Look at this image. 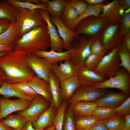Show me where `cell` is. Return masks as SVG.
Segmentation results:
<instances>
[{
  "label": "cell",
  "instance_id": "cell-1",
  "mask_svg": "<svg viewBox=\"0 0 130 130\" xmlns=\"http://www.w3.org/2000/svg\"><path fill=\"white\" fill-rule=\"evenodd\" d=\"M32 54L13 50L0 57V67L5 73L6 81L10 84L28 82L36 75L28 64Z\"/></svg>",
  "mask_w": 130,
  "mask_h": 130
},
{
  "label": "cell",
  "instance_id": "cell-2",
  "mask_svg": "<svg viewBox=\"0 0 130 130\" xmlns=\"http://www.w3.org/2000/svg\"><path fill=\"white\" fill-rule=\"evenodd\" d=\"M50 46V37L46 24L32 28L18 39L13 50L32 53L38 51H46Z\"/></svg>",
  "mask_w": 130,
  "mask_h": 130
},
{
  "label": "cell",
  "instance_id": "cell-3",
  "mask_svg": "<svg viewBox=\"0 0 130 130\" xmlns=\"http://www.w3.org/2000/svg\"><path fill=\"white\" fill-rule=\"evenodd\" d=\"M15 8L16 34L18 39L32 28L46 24L39 9L32 12L24 8Z\"/></svg>",
  "mask_w": 130,
  "mask_h": 130
},
{
  "label": "cell",
  "instance_id": "cell-4",
  "mask_svg": "<svg viewBox=\"0 0 130 130\" xmlns=\"http://www.w3.org/2000/svg\"><path fill=\"white\" fill-rule=\"evenodd\" d=\"M96 37L80 35L75 36L69 50L71 59L79 68L84 66L86 59L90 53L91 45Z\"/></svg>",
  "mask_w": 130,
  "mask_h": 130
},
{
  "label": "cell",
  "instance_id": "cell-5",
  "mask_svg": "<svg viewBox=\"0 0 130 130\" xmlns=\"http://www.w3.org/2000/svg\"><path fill=\"white\" fill-rule=\"evenodd\" d=\"M109 22L107 17H97L91 16L80 21L76 26L74 31L76 33V36L83 35L98 37Z\"/></svg>",
  "mask_w": 130,
  "mask_h": 130
},
{
  "label": "cell",
  "instance_id": "cell-6",
  "mask_svg": "<svg viewBox=\"0 0 130 130\" xmlns=\"http://www.w3.org/2000/svg\"><path fill=\"white\" fill-rule=\"evenodd\" d=\"M118 46L104 55L93 71L107 79L116 74L121 67L120 60L117 53Z\"/></svg>",
  "mask_w": 130,
  "mask_h": 130
},
{
  "label": "cell",
  "instance_id": "cell-7",
  "mask_svg": "<svg viewBox=\"0 0 130 130\" xmlns=\"http://www.w3.org/2000/svg\"><path fill=\"white\" fill-rule=\"evenodd\" d=\"M97 89L112 88L118 89L125 94L130 95V73L124 68L120 69L114 76L101 82L94 85Z\"/></svg>",
  "mask_w": 130,
  "mask_h": 130
},
{
  "label": "cell",
  "instance_id": "cell-8",
  "mask_svg": "<svg viewBox=\"0 0 130 130\" xmlns=\"http://www.w3.org/2000/svg\"><path fill=\"white\" fill-rule=\"evenodd\" d=\"M124 36L120 31L119 20L110 22L98 38L108 51L118 46Z\"/></svg>",
  "mask_w": 130,
  "mask_h": 130
},
{
  "label": "cell",
  "instance_id": "cell-9",
  "mask_svg": "<svg viewBox=\"0 0 130 130\" xmlns=\"http://www.w3.org/2000/svg\"><path fill=\"white\" fill-rule=\"evenodd\" d=\"M110 91L97 89L93 86H81L75 91L68 102L71 104L79 102H93Z\"/></svg>",
  "mask_w": 130,
  "mask_h": 130
},
{
  "label": "cell",
  "instance_id": "cell-10",
  "mask_svg": "<svg viewBox=\"0 0 130 130\" xmlns=\"http://www.w3.org/2000/svg\"><path fill=\"white\" fill-rule=\"evenodd\" d=\"M51 102L40 96L34 98L29 107L18 114L24 117L27 121L32 123L50 105Z\"/></svg>",
  "mask_w": 130,
  "mask_h": 130
},
{
  "label": "cell",
  "instance_id": "cell-11",
  "mask_svg": "<svg viewBox=\"0 0 130 130\" xmlns=\"http://www.w3.org/2000/svg\"><path fill=\"white\" fill-rule=\"evenodd\" d=\"M32 101L19 98L13 100L0 98V121L12 113L23 111L30 105Z\"/></svg>",
  "mask_w": 130,
  "mask_h": 130
},
{
  "label": "cell",
  "instance_id": "cell-12",
  "mask_svg": "<svg viewBox=\"0 0 130 130\" xmlns=\"http://www.w3.org/2000/svg\"><path fill=\"white\" fill-rule=\"evenodd\" d=\"M42 16L46 22L50 40L51 50L63 52V41L59 36L56 26L51 22L50 13L46 10L39 9Z\"/></svg>",
  "mask_w": 130,
  "mask_h": 130
},
{
  "label": "cell",
  "instance_id": "cell-13",
  "mask_svg": "<svg viewBox=\"0 0 130 130\" xmlns=\"http://www.w3.org/2000/svg\"><path fill=\"white\" fill-rule=\"evenodd\" d=\"M28 64L36 75L48 82L49 75L52 70V64L46 59L32 53Z\"/></svg>",
  "mask_w": 130,
  "mask_h": 130
},
{
  "label": "cell",
  "instance_id": "cell-14",
  "mask_svg": "<svg viewBox=\"0 0 130 130\" xmlns=\"http://www.w3.org/2000/svg\"><path fill=\"white\" fill-rule=\"evenodd\" d=\"M79 69L71 59L52 65V71L60 82L76 75Z\"/></svg>",
  "mask_w": 130,
  "mask_h": 130
},
{
  "label": "cell",
  "instance_id": "cell-15",
  "mask_svg": "<svg viewBox=\"0 0 130 130\" xmlns=\"http://www.w3.org/2000/svg\"><path fill=\"white\" fill-rule=\"evenodd\" d=\"M129 96L123 91L116 92L110 91L93 102L98 106L115 109L121 105Z\"/></svg>",
  "mask_w": 130,
  "mask_h": 130
},
{
  "label": "cell",
  "instance_id": "cell-16",
  "mask_svg": "<svg viewBox=\"0 0 130 130\" xmlns=\"http://www.w3.org/2000/svg\"><path fill=\"white\" fill-rule=\"evenodd\" d=\"M50 18L51 22L56 27L59 35L63 41V49L68 50L76 36V33L74 31L67 27L61 19L52 15Z\"/></svg>",
  "mask_w": 130,
  "mask_h": 130
},
{
  "label": "cell",
  "instance_id": "cell-17",
  "mask_svg": "<svg viewBox=\"0 0 130 130\" xmlns=\"http://www.w3.org/2000/svg\"><path fill=\"white\" fill-rule=\"evenodd\" d=\"M77 75L81 86H93L95 84L107 79L84 66L79 69Z\"/></svg>",
  "mask_w": 130,
  "mask_h": 130
},
{
  "label": "cell",
  "instance_id": "cell-18",
  "mask_svg": "<svg viewBox=\"0 0 130 130\" xmlns=\"http://www.w3.org/2000/svg\"><path fill=\"white\" fill-rule=\"evenodd\" d=\"M103 10L99 17H106L109 22L120 20L125 11L120 6L119 0H114L107 4L102 6Z\"/></svg>",
  "mask_w": 130,
  "mask_h": 130
},
{
  "label": "cell",
  "instance_id": "cell-19",
  "mask_svg": "<svg viewBox=\"0 0 130 130\" xmlns=\"http://www.w3.org/2000/svg\"><path fill=\"white\" fill-rule=\"evenodd\" d=\"M81 86L80 81L77 75L60 82V92L62 100L68 102L75 91Z\"/></svg>",
  "mask_w": 130,
  "mask_h": 130
},
{
  "label": "cell",
  "instance_id": "cell-20",
  "mask_svg": "<svg viewBox=\"0 0 130 130\" xmlns=\"http://www.w3.org/2000/svg\"><path fill=\"white\" fill-rule=\"evenodd\" d=\"M57 110L51 104L35 121L32 122L36 130H43L53 125Z\"/></svg>",
  "mask_w": 130,
  "mask_h": 130
},
{
  "label": "cell",
  "instance_id": "cell-21",
  "mask_svg": "<svg viewBox=\"0 0 130 130\" xmlns=\"http://www.w3.org/2000/svg\"><path fill=\"white\" fill-rule=\"evenodd\" d=\"M30 86L39 95L51 102L52 97L48 82L35 75L28 82Z\"/></svg>",
  "mask_w": 130,
  "mask_h": 130
},
{
  "label": "cell",
  "instance_id": "cell-22",
  "mask_svg": "<svg viewBox=\"0 0 130 130\" xmlns=\"http://www.w3.org/2000/svg\"><path fill=\"white\" fill-rule=\"evenodd\" d=\"M60 82L52 70L50 73L48 79L52 97L51 103L57 110L62 103L60 92Z\"/></svg>",
  "mask_w": 130,
  "mask_h": 130
},
{
  "label": "cell",
  "instance_id": "cell-23",
  "mask_svg": "<svg viewBox=\"0 0 130 130\" xmlns=\"http://www.w3.org/2000/svg\"><path fill=\"white\" fill-rule=\"evenodd\" d=\"M71 104L70 107L74 117L92 115L98 106L93 102H79Z\"/></svg>",
  "mask_w": 130,
  "mask_h": 130
},
{
  "label": "cell",
  "instance_id": "cell-24",
  "mask_svg": "<svg viewBox=\"0 0 130 130\" xmlns=\"http://www.w3.org/2000/svg\"><path fill=\"white\" fill-rule=\"evenodd\" d=\"M32 54L46 59L52 64L71 59L69 50L66 51L61 52L52 50L49 51H38L34 52Z\"/></svg>",
  "mask_w": 130,
  "mask_h": 130
},
{
  "label": "cell",
  "instance_id": "cell-25",
  "mask_svg": "<svg viewBox=\"0 0 130 130\" xmlns=\"http://www.w3.org/2000/svg\"><path fill=\"white\" fill-rule=\"evenodd\" d=\"M102 5L89 4L84 11L74 20L70 22H63L69 28L74 31L77 24L82 20L89 16H93L98 17L102 12Z\"/></svg>",
  "mask_w": 130,
  "mask_h": 130
},
{
  "label": "cell",
  "instance_id": "cell-26",
  "mask_svg": "<svg viewBox=\"0 0 130 130\" xmlns=\"http://www.w3.org/2000/svg\"><path fill=\"white\" fill-rule=\"evenodd\" d=\"M0 121L5 127L14 130H21L27 122L24 117L18 114H11Z\"/></svg>",
  "mask_w": 130,
  "mask_h": 130
},
{
  "label": "cell",
  "instance_id": "cell-27",
  "mask_svg": "<svg viewBox=\"0 0 130 130\" xmlns=\"http://www.w3.org/2000/svg\"><path fill=\"white\" fill-rule=\"evenodd\" d=\"M17 39L16 34L15 22H11L9 28L0 34V44L9 46L13 49Z\"/></svg>",
  "mask_w": 130,
  "mask_h": 130
},
{
  "label": "cell",
  "instance_id": "cell-28",
  "mask_svg": "<svg viewBox=\"0 0 130 130\" xmlns=\"http://www.w3.org/2000/svg\"><path fill=\"white\" fill-rule=\"evenodd\" d=\"M0 95L7 98L15 97L31 101L35 98L26 96L21 94L5 81L3 82L0 87Z\"/></svg>",
  "mask_w": 130,
  "mask_h": 130
},
{
  "label": "cell",
  "instance_id": "cell-29",
  "mask_svg": "<svg viewBox=\"0 0 130 130\" xmlns=\"http://www.w3.org/2000/svg\"><path fill=\"white\" fill-rule=\"evenodd\" d=\"M0 20H8L16 22L15 7L8 0H0Z\"/></svg>",
  "mask_w": 130,
  "mask_h": 130
},
{
  "label": "cell",
  "instance_id": "cell-30",
  "mask_svg": "<svg viewBox=\"0 0 130 130\" xmlns=\"http://www.w3.org/2000/svg\"><path fill=\"white\" fill-rule=\"evenodd\" d=\"M68 0H49L46 3L47 11L51 15L61 18L65 8Z\"/></svg>",
  "mask_w": 130,
  "mask_h": 130
},
{
  "label": "cell",
  "instance_id": "cell-31",
  "mask_svg": "<svg viewBox=\"0 0 130 130\" xmlns=\"http://www.w3.org/2000/svg\"><path fill=\"white\" fill-rule=\"evenodd\" d=\"M97 120L93 115L74 117L76 130H90Z\"/></svg>",
  "mask_w": 130,
  "mask_h": 130
},
{
  "label": "cell",
  "instance_id": "cell-32",
  "mask_svg": "<svg viewBox=\"0 0 130 130\" xmlns=\"http://www.w3.org/2000/svg\"><path fill=\"white\" fill-rule=\"evenodd\" d=\"M9 3L14 7L24 8L33 12L37 9H41L47 11L46 4H35L27 0H8Z\"/></svg>",
  "mask_w": 130,
  "mask_h": 130
},
{
  "label": "cell",
  "instance_id": "cell-33",
  "mask_svg": "<svg viewBox=\"0 0 130 130\" xmlns=\"http://www.w3.org/2000/svg\"><path fill=\"white\" fill-rule=\"evenodd\" d=\"M125 116L116 115L104 120L108 130H124Z\"/></svg>",
  "mask_w": 130,
  "mask_h": 130
},
{
  "label": "cell",
  "instance_id": "cell-34",
  "mask_svg": "<svg viewBox=\"0 0 130 130\" xmlns=\"http://www.w3.org/2000/svg\"><path fill=\"white\" fill-rule=\"evenodd\" d=\"M117 53L120 60V66L130 73V52L121 41L118 45Z\"/></svg>",
  "mask_w": 130,
  "mask_h": 130
},
{
  "label": "cell",
  "instance_id": "cell-35",
  "mask_svg": "<svg viewBox=\"0 0 130 130\" xmlns=\"http://www.w3.org/2000/svg\"><path fill=\"white\" fill-rule=\"evenodd\" d=\"M116 115L114 109L97 106L94 110L92 115L98 119L104 120Z\"/></svg>",
  "mask_w": 130,
  "mask_h": 130
},
{
  "label": "cell",
  "instance_id": "cell-36",
  "mask_svg": "<svg viewBox=\"0 0 130 130\" xmlns=\"http://www.w3.org/2000/svg\"><path fill=\"white\" fill-rule=\"evenodd\" d=\"M10 84L18 92L26 96L35 98L39 96L35 92L27 82H22Z\"/></svg>",
  "mask_w": 130,
  "mask_h": 130
},
{
  "label": "cell",
  "instance_id": "cell-37",
  "mask_svg": "<svg viewBox=\"0 0 130 130\" xmlns=\"http://www.w3.org/2000/svg\"><path fill=\"white\" fill-rule=\"evenodd\" d=\"M67 106L66 102H62L60 107L57 110L53 123V125L54 127L55 130H63Z\"/></svg>",
  "mask_w": 130,
  "mask_h": 130
},
{
  "label": "cell",
  "instance_id": "cell-38",
  "mask_svg": "<svg viewBox=\"0 0 130 130\" xmlns=\"http://www.w3.org/2000/svg\"><path fill=\"white\" fill-rule=\"evenodd\" d=\"M78 16L77 11L67 3L64 9L61 19L63 22H70L75 20Z\"/></svg>",
  "mask_w": 130,
  "mask_h": 130
},
{
  "label": "cell",
  "instance_id": "cell-39",
  "mask_svg": "<svg viewBox=\"0 0 130 130\" xmlns=\"http://www.w3.org/2000/svg\"><path fill=\"white\" fill-rule=\"evenodd\" d=\"M107 52L98 37L96 38L91 45L90 53L104 55Z\"/></svg>",
  "mask_w": 130,
  "mask_h": 130
},
{
  "label": "cell",
  "instance_id": "cell-40",
  "mask_svg": "<svg viewBox=\"0 0 130 130\" xmlns=\"http://www.w3.org/2000/svg\"><path fill=\"white\" fill-rule=\"evenodd\" d=\"M104 56L90 53L86 59L84 66L93 70L97 67Z\"/></svg>",
  "mask_w": 130,
  "mask_h": 130
},
{
  "label": "cell",
  "instance_id": "cell-41",
  "mask_svg": "<svg viewBox=\"0 0 130 130\" xmlns=\"http://www.w3.org/2000/svg\"><path fill=\"white\" fill-rule=\"evenodd\" d=\"M63 130H76L74 116L70 107L65 111Z\"/></svg>",
  "mask_w": 130,
  "mask_h": 130
},
{
  "label": "cell",
  "instance_id": "cell-42",
  "mask_svg": "<svg viewBox=\"0 0 130 130\" xmlns=\"http://www.w3.org/2000/svg\"><path fill=\"white\" fill-rule=\"evenodd\" d=\"M120 31L124 35L130 32V12H125L121 16L120 20Z\"/></svg>",
  "mask_w": 130,
  "mask_h": 130
},
{
  "label": "cell",
  "instance_id": "cell-43",
  "mask_svg": "<svg viewBox=\"0 0 130 130\" xmlns=\"http://www.w3.org/2000/svg\"><path fill=\"white\" fill-rule=\"evenodd\" d=\"M117 115L126 116L130 114V97L117 107L114 109Z\"/></svg>",
  "mask_w": 130,
  "mask_h": 130
},
{
  "label": "cell",
  "instance_id": "cell-44",
  "mask_svg": "<svg viewBox=\"0 0 130 130\" xmlns=\"http://www.w3.org/2000/svg\"><path fill=\"white\" fill-rule=\"evenodd\" d=\"M68 3L77 11L79 15L84 11L88 5L83 0H68Z\"/></svg>",
  "mask_w": 130,
  "mask_h": 130
},
{
  "label": "cell",
  "instance_id": "cell-45",
  "mask_svg": "<svg viewBox=\"0 0 130 130\" xmlns=\"http://www.w3.org/2000/svg\"><path fill=\"white\" fill-rule=\"evenodd\" d=\"M90 130H108L104 123V121L98 119Z\"/></svg>",
  "mask_w": 130,
  "mask_h": 130
},
{
  "label": "cell",
  "instance_id": "cell-46",
  "mask_svg": "<svg viewBox=\"0 0 130 130\" xmlns=\"http://www.w3.org/2000/svg\"><path fill=\"white\" fill-rule=\"evenodd\" d=\"M11 22L8 20H0V34L6 30L10 26Z\"/></svg>",
  "mask_w": 130,
  "mask_h": 130
},
{
  "label": "cell",
  "instance_id": "cell-47",
  "mask_svg": "<svg viewBox=\"0 0 130 130\" xmlns=\"http://www.w3.org/2000/svg\"><path fill=\"white\" fill-rule=\"evenodd\" d=\"M86 3L90 5H106L110 1L109 0H83Z\"/></svg>",
  "mask_w": 130,
  "mask_h": 130
},
{
  "label": "cell",
  "instance_id": "cell-48",
  "mask_svg": "<svg viewBox=\"0 0 130 130\" xmlns=\"http://www.w3.org/2000/svg\"><path fill=\"white\" fill-rule=\"evenodd\" d=\"M121 42L124 45L128 51L130 52V32L124 35Z\"/></svg>",
  "mask_w": 130,
  "mask_h": 130
},
{
  "label": "cell",
  "instance_id": "cell-49",
  "mask_svg": "<svg viewBox=\"0 0 130 130\" xmlns=\"http://www.w3.org/2000/svg\"><path fill=\"white\" fill-rule=\"evenodd\" d=\"M119 3L121 6L124 10L130 9V0H119Z\"/></svg>",
  "mask_w": 130,
  "mask_h": 130
},
{
  "label": "cell",
  "instance_id": "cell-50",
  "mask_svg": "<svg viewBox=\"0 0 130 130\" xmlns=\"http://www.w3.org/2000/svg\"><path fill=\"white\" fill-rule=\"evenodd\" d=\"M21 130H36L33 127L32 123L30 121H27Z\"/></svg>",
  "mask_w": 130,
  "mask_h": 130
},
{
  "label": "cell",
  "instance_id": "cell-51",
  "mask_svg": "<svg viewBox=\"0 0 130 130\" xmlns=\"http://www.w3.org/2000/svg\"><path fill=\"white\" fill-rule=\"evenodd\" d=\"M124 130H130V114L125 116Z\"/></svg>",
  "mask_w": 130,
  "mask_h": 130
},
{
  "label": "cell",
  "instance_id": "cell-52",
  "mask_svg": "<svg viewBox=\"0 0 130 130\" xmlns=\"http://www.w3.org/2000/svg\"><path fill=\"white\" fill-rule=\"evenodd\" d=\"M13 50L12 48L5 45L0 44V52H8Z\"/></svg>",
  "mask_w": 130,
  "mask_h": 130
},
{
  "label": "cell",
  "instance_id": "cell-53",
  "mask_svg": "<svg viewBox=\"0 0 130 130\" xmlns=\"http://www.w3.org/2000/svg\"><path fill=\"white\" fill-rule=\"evenodd\" d=\"M6 77L5 73L0 67V87L1 86L3 82L6 80Z\"/></svg>",
  "mask_w": 130,
  "mask_h": 130
},
{
  "label": "cell",
  "instance_id": "cell-54",
  "mask_svg": "<svg viewBox=\"0 0 130 130\" xmlns=\"http://www.w3.org/2000/svg\"><path fill=\"white\" fill-rule=\"evenodd\" d=\"M12 129L5 126L0 121V130H11Z\"/></svg>",
  "mask_w": 130,
  "mask_h": 130
},
{
  "label": "cell",
  "instance_id": "cell-55",
  "mask_svg": "<svg viewBox=\"0 0 130 130\" xmlns=\"http://www.w3.org/2000/svg\"><path fill=\"white\" fill-rule=\"evenodd\" d=\"M28 1L32 3L35 4H41L40 0H27Z\"/></svg>",
  "mask_w": 130,
  "mask_h": 130
},
{
  "label": "cell",
  "instance_id": "cell-56",
  "mask_svg": "<svg viewBox=\"0 0 130 130\" xmlns=\"http://www.w3.org/2000/svg\"><path fill=\"white\" fill-rule=\"evenodd\" d=\"M46 130H55L54 127L53 125L47 128Z\"/></svg>",
  "mask_w": 130,
  "mask_h": 130
},
{
  "label": "cell",
  "instance_id": "cell-57",
  "mask_svg": "<svg viewBox=\"0 0 130 130\" xmlns=\"http://www.w3.org/2000/svg\"><path fill=\"white\" fill-rule=\"evenodd\" d=\"M41 3L46 4L49 0H40Z\"/></svg>",
  "mask_w": 130,
  "mask_h": 130
},
{
  "label": "cell",
  "instance_id": "cell-58",
  "mask_svg": "<svg viewBox=\"0 0 130 130\" xmlns=\"http://www.w3.org/2000/svg\"><path fill=\"white\" fill-rule=\"evenodd\" d=\"M0 52V57L3 55L6 54V53L7 52Z\"/></svg>",
  "mask_w": 130,
  "mask_h": 130
},
{
  "label": "cell",
  "instance_id": "cell-59",
  "mask_svg": "<svg viewBox=\"0 0 130 130\" xmlns=\"http://www.w3.org/2000/svg\"><path fill=\"white\" fill-rule=\"evenodd\" d=\"M46 129H47V128H46V129H44V130H46Z\"/></svg>",
  "mask_w": 130,
  "mask_h": 130
},
{
  "label": "cell",
  "instance_id": "cell-60",
  "mask_svg": "<svg viewBox=\"0 0 130 130\" xmlns=\"http://www.w3.org/2000/svg\"><path fill=\"white\" fill-rule=\"evenodd\" d=\"M13 130V129H12V130Z\"/></svg>",
  "mask_w": 130,
  "mask_h": 130
},
{
  "label": "cell",
  "instance_id": "cell-61",
  "mask_svg": "<svg viewBox=\"0 0 130 130\" xmlns=\"http://www.w3.org/2000/svg\"></svg>",
  "mask_w": 130,
  "mask_h": 130
}]
</instances>
